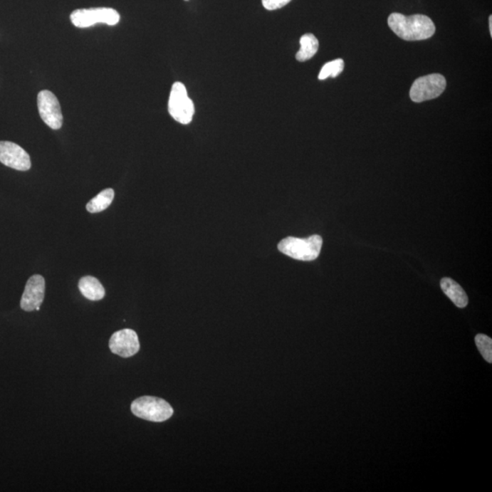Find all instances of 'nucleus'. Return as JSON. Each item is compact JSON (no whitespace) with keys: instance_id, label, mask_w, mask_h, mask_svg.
Listing matches in <instances>:
<instances>
[{"instance_id":"obj_10","label":"nucleus","mask_w":492,"mask_h":492,"mask_svg":"<svg viewBox=\"0 0 492 492\" xmlns=\"http://www.w3.org/2000/svg\"><path fill=\"white\" fill-rule=\"evenodd\" d=\"M45 279L40 275L32 276L26 283L21 308L26 312L38 311L45 296Z\"/></svg>"},{"instance_id":"obj_13","label":"nucleus","mask_w":492,"mask_h":492,"mask_svg":"<svg viewBox=\"0 0 492 492\" xmlns=\"http://www.w3.org/2000/svg\"><path fill=\"white\" fill-rule=\"evenodd\" d=\"M300 46H301V48H300L295 56L296 60L300 61V63L310 60L317 54L319 48L318 38L310 33L302 36L301 38H300Z\"/></svg>"},{"instance_id":"obj_14","label":"nucleus","mask_w":492,"mask_h":492,"mask_svg":"<svg viewBox=\"0 0 492 492\" xmlns=\"http://www.w3.org/2000/svg\"><path fill=\"white\" fill-rule=\"evenodd\" d=\"M113 189H105L89 201L86 209L89 213L97 214L106 210L112 204L114 199Z\"/></svg>"},{"instance_id":"obj_16","label":"nucleus","mask_w":492,"mask_h":492,"mask_svg":"<svg viewBox=\"0 0 492 492\" xmlns=\"http://www.w3.org/2000/svg\"><path fill=\"white\" fill-rule=\"evenodd\" d=\"M475 343L478 351L488 363H492V340L488 335L478 334L475 337Z\"/></svg>"},{"instance_id":"obj_3","label":"nucleus","mask_w":492,"mask_h":492,"mask_svg":"<svg viewBox=\"0 0 492 492\" xmlns=\"http://www.w3.org/2000/svg\"><path fill=\"white\" fill-rule=\"evenodd\" d=\"M130 409L137 418L152 422H164L174 415V409L170 404L159 397L151 396L135 399Z\"/></svg>"},{"instance_id":"obj_18","label":"nucleus","mask_w":492,"mask_h":492,"mask_svg":"<svg viewBox=\"0 0 492 492\" xmlns=\"http://www.w3.org/2000/svg\"><path fill=\"white\" fill-rule=\"evenodd\" d=\"M488 26H490V33L492 37V17L490 16V18H488Z\"/></svg>"},{"instance_id":"obj_17","label":"nucleus","mask_w":492,"mask_h":492,"mask_svg":"<svg viewBox=\"0 0 492 492\" xmlns=\"http://www.w3.org/2000/svg\"><path fill=\"white\" fill-rule=\"evenodd\" d=\"M291 0H262L263 8L267 11H276L288 4Z\"/></svg>"},{"instance_id":"obj_12","label":"nucleus","mask_w":492,"mask_h":492,"mask_svg":"<svg viewBox=\"0 0 492 492\" xmlns=\"http://www.w3.org/2000/svg\"><path fill=\"white\" fill-rule=\"evenodd\" d=\"M79 289L87 299L91 301H99L105 296V289L99 280L93 276H84L79 282Z\"/></svg>"},{"instance_id":"obj_8","label":"nucleus","mask_w":492,"mask_h":492,"mask_svg":"<svg viewBox=\"0 0 492 492\" xmlns=\"http://www.w3.org/2000/svg\"><path fill=\"white\" fill-rule=\"evenodd\" d=\"M0 162L18 171H28L31 167L28 153L11 142H0Z\"/></svg>"},{"instance_id":"obj_5","label":"nucleus","mask_w":492,"mask_h":492,"mask_svg":"<svg viewBox=\"0 0 492 492\" xmlns=\"http://www.w3.org/2000/svg\"><path fill=\"white\" fill-rule=\"evenodd\" d=\"M120 19L119 13L110 8L76 9L70 15L73 24L80 28L91 27L97 23L114 26L118 24Z\"/></svg>"},{"instance_id":"obj_11","label":"nucleus","mask_w":492,"mask_h":492,"mask_svg":"<svg viewBox=\"0 0 492 492\" xmlns=\"http://www.w3.org/2000/svg\"><path fill=\"white\" fill-rule=\"evenodd\" d=\"M441 286L444 294L451 300L456 306L464 308L469 304V298L464 289L454 280L449 278L441 279Z\"/></svg>"},{"instance_id":"obj_1","label":"nucleus","mask_w":492,"mask_h":492,"mask_svg":"<svg viewBox=\"0 0 492 492\" xmlns=\"http://www.w3.org/2000/svg\"><path fill=\"white\" fill-rule=\"evenodd\" d=\"M387 23L394 33L407 41L428 40L436 31L434 22L425 15L405 16L392 13Z\"/></svg>"},{"instance_id":"obj_7","label":"nucleus","mask_w":492,"mask_h":492,"mask_svg":"<svg viewBox=\"0 0 492 492\" xmlns=\"http://www.w3.org/2000/svg\"><path fill=\"white\" fill-rule=\"evenodd\" d=\"M38 109L42 120L52 130L63 125V115L57 97L50 90H41L38 95Z\"/></svg>"},{"instance_id":"obj_15","label":"nucleus","mask_w":492,"mask_h":492,"mask_svg":"<svg viewBox=\"0 0 492 492\" xmlns=\"http://www.w3.org/2000/svg\"><path fill=\"white\" fill-rule=\"evenodd\" d=\"M345 67L344 61L342 58L332 61L330 63H325L321 68L318 79L320 80L328 79L329 77L337 78L338 75L343 73Z\"/></svg>"},{"instance_id":"obj_2","label":"nucleus","mask_w":492,"mask_h":492,"mask_svg":"<svg viewBox=\"0 0 492 492\" xmlns=\"http://www.w3.org/2000/svg\"><path fill=\"white\" fill-rule=\"evenodd\" d=\"M323 239L315 234L308 238L286 237L278 244V250L283 255L299 261H313L321 252Z\"/></svg>"},{"instance_id":"obj_6","label":"nucleus","mask_w":492,"mask_h":492,"mask_svg":"<svg viewBox=\"0 0 492 492\" xmlns=\"http://www.w3.org/2000/svg\"><path fill=\"white\" fill-rule=\"evenodd\" d=\"M447 83L441 74H430L419 78L410 89V99L414 103H423L436 99L445 90Z\"/></svg>"},{"instance_id":"obj_4","label":"nucleus","mask_w":492,"mask_h":492,"mask_svg":"<svg viewBox=\"0 0 492 492\" xmlns=\"http://www.w3.org/2000/svg\"><path fill=\"white\" fill-rule=\"evenodd\" d=\"M168 110L176 122L189 125L193 120L194 104L188 97L187 88L182 83H175L169 98Z\"/></svg>"},{"instance_id":"obj_9","label":"nucleus","mask_w":492,"mask_h":492,"mask_svg":"<svg viewBox=\"0 0 492 492\" xmlns=\"http://www.w3.org/2000/svg\"><path fill=\"white\" fill-rule=\"evenodd\" d=\"M110 351L122 357L135 356L140 350L138 335L132 329H122L112 335L109 342Z\"/></svg>"}]
</instances>
